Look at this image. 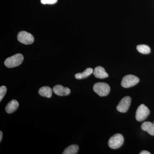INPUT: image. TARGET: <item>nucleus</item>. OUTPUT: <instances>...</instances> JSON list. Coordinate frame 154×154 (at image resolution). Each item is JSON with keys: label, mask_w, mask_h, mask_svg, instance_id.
<instances>
[{"label": "nucleus", "mask_w": 154, "mask_h": 154, "mask_svg": "<svg viewBox=\"0 0 154 154\" xmlns=\"http://www.w3.org/2000/svg\"><path fill=\"white\" fill-rule=\"evenodd\" d=\"M24 57L21 54H17L8 58L5 62V65L7 67L11 68L19 66L24 60Z\"/></svg>", "instance_id": "1"}, {"label": "nucleus", "mask_w": 154, "mask_h": 154, "mask_svg": "<svg viewBox=\"0 0 154 154\" xmlns=\"http://www.w3.org/2000/svg\"><path fill=\"white\" fill-rule=\"evenodd\" d=\"M94 91L101 97L107 96L109 94L110 87L107 83L99 82L94 85Z\"/></svg>", "instance_id": "2"}, {"label": "nucleus", "mask_w": 154, "mask_h": 154, "mask_svg": "<svg viewBox=\"0 0 154 154\" xmlns=\"http://www.w3.org/2000/svg\"><path fill=\"white\" fill-rule=\"evenodd\" d=\"M124 142L123 136L120 134H114L108 141V144L110 148L117 149L120 147Z\"/></svg>", "instance_id": "3"}, {"label": "nucleus", "mask_w": 154, "mask_h": 154, "mask_svg": "<svg viewBox=\"0 0 154 154\" xmlns=\"http://www.w3.org/2000/svg\"><path fill=\"white\" fill-rule=\"evenodd\" d=\"M139 81V79L136 76L132 75H127L122 79L121 85L123 88H131L137 85Z\"/></svg>", "instance_id": "4"}, {"label": "nucleus", "mask_w": 154, "mask_h": 154, "mask_svg": "<svg viewBox=\"0 0 154 154\" xmlns=\"http://www.w3.org/2000/svg\"><path fill=\"white\" fill-rule=\"evenodd\" d=\"M150 113V110L146 106L141 104L138 107L136 113L135 117L137 120L142 122L144 120Z\"/></svg>", "instance_id": "5"}, {"label": "nucleus", "mask_w": 154, "mask_h": 154, "mask_svg": "<svg viewBox=\"0 0 154 154\" xmlns=\"http://www.w3.org/2000/svg\"><path fill=\"white\" fill-rule=\"evenodd\" d=\"M17 38L19 42L25 45L32 44L34 41V38L33 35L25 31L19 32Z\"/></svg>", "instance_id": "6"}, {"label": "nucleus", "mask_w": 154, "mask_h": 154, "mask_svg": "<svg viewBox=\"0 0 154 154\" xmlns=\"http://www.w3.org/2000/svg\"><path fill=\"white\" fill-rule=\"evenodd\" d=\"M131 100V98L129 96H125L124 97L119 103L116 107V109L121 113H125L129 109Z\"/></svg>", "instance_id": "7"}, {"label": "nucleus", "mask_w": 154, "mask_h": 154, "mask_svg": "<svg viewBox=\"0 0 154 154\" xmlns=\"http://www.w3.org/2000/svg\"><path fill=\"white\" fill-rule=\"evenodd\" d=\"M54 93L58 96H68L71 93V91L68 88H65L61 85H57L53 88Z\"/></svg>", "instance_id": "8"}, {"label": "nucleus", "mask_w": 154, "mask_h": 154, "mask_svg": "<svg viewBox=\"0 0 154 154\" xmlns=\"http://www.w3.org/2000/svg\"><path fill=\"white\" fill-rule=\"evenodd\" d=\"M93 73L94 76L98 79H105L108 76V74L105 69L101 66H97L95 68Z\"/></svg>", "instance_id": "9"}, {"label": "nucleus", "mask_w": 154, "mask_h": 154, "mask_svg": "<svg viewBox=\"0 0 154 154\" xmlns=\"http://www.w3.org/2000/svg\"><path fill=\"white\" fill-rule=\"evenodd\" d=\"M19 106V103L16 100H11L8 103L5 107V110L7 113L11 114L14 113L18 109Z\"/></svg>", "instance_id": "10"}, {"label": "nucleus", "mask_w": 154, "mask_h": 154, "mask_svg": "<svg viewBox=\"0 0 154 154\" xmlns=\"http://www.w3.org/2000/svg\"><path fill=\"white\" fill-rule=\"evenodd\" d=\"M141 129L148 133L151 135H154V124L150 122H145L141 125Z\"/></svg>", "instance_id": "11"}, {"label": "nucleus", "mask_w": 154, "mask_h": 154, "mask_svg": "<svg viewBox=\"0 0 154 154\" xmlns=\"http://www.w3.org/2000/svg\"><path fill=\"white\" fill-rule=\"evenodd\" d=\"M38 94L42 97L51 98L52 96L53 90L48 86L42 87L38 90Z\"/></svg>", "instance_id": "12"}, {"label": "nucleus", "mask_w": 154, "mask_h": 154, "mask_svg": "<svg viewBox=\"0 0 154 154\" xmlns=\"http://www.w3.org/2000/svg\"><path fill=\"white\" fill-rule=\"evenodd\" d=\"M94 72V70L91 68H88L86 69L85 71L83 72L79 73L76 74L75 75V78L77 79H85L88 76L92 74Z\"/></svg>", "instance_id": "13"}, {"label": "nucleus", "mask_w": 154, "mask_h": 154, "mask_svg": "<svg viewBox=\"0 0 154 154\" xmlns=\"http://www.w3.org/2000/svg\"><path fill=\"white\" fill-rule=\"evenodd\" d=\"M79 146L77 145H72L64 150L63 154H76L78 153Z\"/></svg>", "instance_id": "14"}, {"label": "nucleus", "mask_w": 154, "mask_h": 154, "mask_svg": "<svg viewBox=\"0 0 154 154\" xmlns=\"http://www.w3.org/2000/svg\"><path fill=\"white\" fill-rule=\"evenodd\" d=\"M137 49L138 52L143 54H148L150 52V48L146 45H137Z\"/></svg>", "instance_id": "15"}, {"label": "nucleus", "mask_w": 154, "mask_h": 154, "mask_svg": "<svg viewBox=\"0 0 154 154\" xmlns=\"http://www.w3.org/2000/svg\"><path fill=\"white\" fill-rule=\"evenodd\" d=\"M7 91V88L5 86L0 87V101H2L4 96H5Z\"/></svg>", "instance_id": "16"}, {"label": "nucleus", "mask_w": 154, "mask_h": 154, "mask_svg": "<svg viewBox=\"0 0 154 154\" xmlns=\"http://www.w3.org/2000/svg\"><path fill=\"white\" fill-rule=\"evenodd\" d=\"M57 2V0H41V3L43 5H53Z\"/></svg>", "instance_id": "17"}, {"label": "nucleus", "mask_w": 154, "mask_h": 154, "mask_svg": "<svg viewBox=\"0 0 154 154\" xmlns=\"http://www.w3.org/2000/svg\"><path fill=\"white\" fill-rule=\"evenodd\" d=\"M140 154H150L151 153L147 151L143 150L140 153Z\"/></svg>", "instance_id": "18"}, {"label": "nucleus", "mask_w": 154, "mask_h": 154, "mask_svg": "<svg viewBox=\"0 0 154 154\" xmlns=\"http://www.w3.org/2000/svg\"><path fill=\"white\" fill-rule=\"evenodd\" d=\"M3 137V133L2 131H0V142L2 141Z\"/></svg>", "instance_id": "19"}, {"label": "nucleus", "mask_w": 154, "mask_h": 154, "mask_svg": "<svg viewBox=\"0 0 154 154\" xmlns=\"http://www.w3.org/2000/svg\"><path fill=\"white\" fill-rule=\"evenodd\" d=\"M153 124H154V123H153Z\"/></svg>", "instance_id": "20"}]
</instances>
